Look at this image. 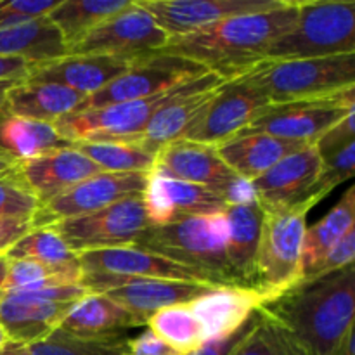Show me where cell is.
I'll return each instance as SVG.
<instances>
[{
    "instance_id": "cell-38",
    "label": "cell",
    "mask_w": 355,
    "mask_h": 355,
    "mask_svg": "<svg viewBox=\"0 0 355 355\" xmlns=\"http://www.w3.org/2000/svg\"><path fill=\"white\" fill-rule=\"evenodd\" d=\"M127 336L123 338L89 340L76 338L55 329L47 338L26 345L30 355H127Z\"/></svg>"
},
{
    "instance_id": "cell-4",
    "label": "cell",
    "mask_w": 355,
    "mask_h": 355,
    "mask_svg": "<svg viewBox=\"0 0 355 355\" xmlns=\"http://www.w3.org/2000/svg\"><path fill=\"white\" fill-rule=\"evenodd\" d=\"M269 104L324 101L355 85V54L298 61H266L246 73Z\"/></svg>"
},
{
    "instance_id": "cell-44",
    "label": "cell",
    "mask_w": 355,
    "mask_h": 355,
    "mask_svg": "<svg viewBox=\"0 0 355 355\" xmlns=\"http://www.w3.org/2000/svg\"><path fill=\"white\" fill-rule=\"evenodd\" d=\"M217 194L224 201L225 207H245V205L259 203L252 180L243 179L239 175L231 177L227 182L222 184L217 189Z\"/></svg>"
},
{
    "instance_id": "cell-12",
    "label": "cell",
    "mask_w": 355,
    "mask_h": 355,
    "mask_svg": "<svg viewBox=\"0 0 355 355\" xmlns=\"http://www.w3.org/2000/svg\"><path fill=\"white\" fill-rule=\"evenodd\" d=\"M148 173L99 172L42 205L31 217V229L99 211L128 196L142 194Z\"/></svg>"
},
{
    "instance_id": "cell-25",
    "label": "cell",
    "mask_w": 355,
    "mask_h": 355,
    "mask_svg": "<svg viewBox=\"0 0 355 355\" xmlns=\"http://www.w3.org/2000/svg\"><path fill=\"white\" fill-rule=\"evenodd\" d=\"M305 146L309 144L284 141L267 134H238L218 144L217 153L236 175L253 182L284 156Z\"/></svg>"
},
{
    "instance_id": "cell-9",
    "label": "cell",
    "mask_w": 355,
    "mask_h": 355,
    "mask_svg": "<svg viewBox=\"0 0 355 355\" xmlns=\"http://www.w3.org/2000/svg\"><path fill=\"white\" fill-rule=\"evenodd\" d=\"M146 227L149 224L141 194L125 198L90 215L51 225L76 255L135 245Z\"/></svg>"
},
{
    "instance_id": "cell-41",
    "label": "cell",
    "mask_w": 355,
    "mask_h": 355,
    "mask_svg": "<svg viewBox=\"0 0 355 355\" xmlns=\"http://www.w3.org/2000/svg\"><path fill=\"white\" fill-rule=\"evenodd\" d=\"M58 3L59 0H0V28L40 19Z\"/></svg>"
},
{
    "instance_id": "cell-52",
    "label": "cell",
    "mask_w": 355,
    "mask_h": 355,
    "mask_svg": "<svg viewBox=\"0 0 355 355\" xmlns=\"http://www.w3.org/2000/svg\"><path fill=\"white\" fill-rule=\"evenodd\" d=\"M0 355H30V354H28L26 345H19V343L10 342L9 345L0 352Z\"/></svg>"
},
{
    "instance_id": "cell-6",
    "label": "cell",
    "mask_w": 355,
    "mask_h": 355,
    "mask_svg": "<svg viewBox=\"0 0 355 355\" xmlns=\"http://www.w3.org/2000/svg\"><path fill=\"white\" fill-rule=\"evenodd\" d=\"M345 54H355V2L311 0L298 2L293 28L267 49L263 62Z\"/></svg>"
},
{
    "instance_id": "cell-34",
    "label": "cell",
    "mask_w": 355,
    "mask_h": 355,
    "mask_svg": "<svg viewBox=\"0 0 355 355\" xmlns=\"http://www.w3.org/2000/svg\"><path fill=\"white\" fill-rule=\"evenodd\" d=\"M146 326L180 355L196 352L207 343L203 328L191 311L189 304L162 309L148 319Z\"/></svg>"
},
{
    "instance_id": "cell-46",
    "label": "cell",
    "mask_w": 355,
    "mask_h": 355,
    "mask_svg": "<svg viewBox=\"0 0 355 355\" xmlns=\"http://www.w3.org/2000/svg\"><path fill=\"white\" fill-rule=\"evenodd\" d=\"M125 349H127V355H180L148 328L141 335L127 338Z\"/></svg>"
},
{
    "instance_id": "cell-53",
    "label": "cell",
    "mask_w": 355,
    "mask_h": 355,
    "mask_svg": "<svg viewBox=\"0 0 355 355\" xmlns=\"http://www.w3.org/2000/svg\"><path fill=\"white\" fill-rule=\"evenodd\" d=\"M7 277V259L3 255H0V291H2L3 284H6Z\"/></svg>"
},
{
    "instance_id": "cell-8",
    "label": "cell",
    "mask_w": 355,
    "mask_h": 355,
    "mask_svg": "<svg viewBox=\"0 0 355 355\" xmlns=\"http://www.w3.org/2000/svg\"><path fill=\"white\" fill-rule=\"evenodd\" d=\"M205 73H208L207 68L189 59L168 54L142 55L135 59L130 68L113 80L110 85L85 97L75 113L153 97L191 80L200 78Z\"/></svg>"
},
{
    "instance_id": "cell-30",
    "label": "cell",
    "mask_w": 355,
    "mask_h": 355,
    "mask_svg": "<svg viewBox=\"0 0 355 355\" xmlns=\"http://www.w3.org/2000/svg\"><path fill=\"white\" fill-rule=\"evenodd\" d=\"M68 146L58 134L54 123L16 116L9 111L0 114V151L9 155L16 163Z\"/></svg>"
},
{
    "instance_id": "cell-27",
    "label": "cell",
    "mask_w": 355,
    "mask_h": 355,
    "mask_svg": "<svg viewBox=\"0 0 355 355\" xmlns=\"http://www.w3.org/2000/svg\"><path fill=\"white\" fill-rule=\"evenodd\" d=\"M229 224L227 262L239 286L255 288V260L262 232L263 208L259 203L225 207Z\"/></svg>"
},
{
    "instance_id": "cell-22",
    "label": "cell",
    "mask_w": 355,
    "mask_h": 355,
    "mask_svg": "<svg viewBox=\"0 0 355 355\" xmlns=\"http://www.w3.org/2000/svg\"><path fill=\"white\" fill-rule=\"evenodd\" d=\"M71 305L42 300L28 293L0 291V326L12 343L31 345L52 335Z\"/></svg>"
},
{
    "instance_id": "cell-37",
    "label": "cell",
    "mask_w": 355,
    "mask_h": 355,
    "mask_svg": "<svg viewBox=\"0 0 355 355\" xmlns=\"http://www.w3.org/2000/svg\"><path fill=\"white\" fill-rule=\"evenodd\" d=\"M6 259H31L45 266H78V255L51 227L31 229L6 252Z\"/></svg>"
},
{
    "instance_id": "cell-3",
    "label": "cell",
    "mask_w": 355,
    "mask_h": 355,
    "mask_svg": "<svg viewBox=\"0 0 355 355\" xmlns=\"http://www.w3.org/2000/svg\"><path fill=\"white\" fill-rule=\"evenodd\" d=\"M225 211L189 215L163 227H146L135 245L200 274L215 286H239L227 262Z\"/></svg>"
},
{
    "instance_id": "cell-35",
    "label": "cell",
    "mask_w": 355,
    "mask_h": 355,
    "mask_svg": "<svg viewBox=\"0 0 355 355\" xmlns=\"http://www.w3.org/2000/svg\"><path fill=\"white\" fill-rule=\"evenodd\" d=\"M82 267L45 266L31 259H7V277L2 291H16V293H30L42 288L66 286V284H80Z\"/></svg>"
},
{
    "instance_id": "cell-10",
    "label": "cell",
    "mask_w": 355,
    "mask_h": 355,
    "mask_svg": "<svg viewBox=\"0 0 355 355\" xmlns=\"http://www.w3.org/2000/svg\"><path fill=\"white\" fill-rule=\"evenodd\" d=\"M168 35L156 24L151 14L139 6L137 0L114 16L90 30L68 51V55H107L134 59L163 49Z\"/></svg>"
},
{
    "instance_id": "cell-43",
    "label": "cell",
    "mask_w": 355,
    "mask_h": 355,
    "mask_svg": "<svg viewBox=\"0 0 355 355\" xmlns=\"http://www.w3.org/2000/svg\"><path fill=\"white\" fill-rule=\"evenodd\" d=\"M352 141H355V121L354 111H350L338 123H335L328 132H324L318 139L315 146H318V151L321 155V158H326L331 153H335L336 149L343 148V146Z\"/></svg>"
},
{
    "instance_id": "cell-48",
    "label": "cell",
    "mask_w": 355,
    "mask_h": 355,
    "mask_svg": "<svg viewBox=\"0 0 355 355\" xmlns=\"http://www.w3.org/2000/svg\"><path fill=\"white\" fill-rule=\"evenodd\" d=\"M31 62L17 58H0V80H24L31 69Z\"/></svg>"
},
{
    "instance_id": "cell-19",
    "label": "cell",
    "mask_w": 355,
    "mask_h": 355,
    "mask_svg": "<svg viewBox=\"0 0 355 355\" xmlns=\"http://www.w3.org/2000/svg\"><path fill=\"white\" fill-rule=\"evenodd\" d=\"M99 172L103 170L96 163L71 146L21 162L14 168L17 180L33 194L40 207Z\"/></svg>"
},
{
    "instance_id": "cell-7",
    "label": "cell",
    "mask_w": 355,
    "mask_h": 355,
    "mask_svg": "<svg viewBox=\"0 0 355 355\" xmlns=\"http://www.w3.org/2000/svg\"><path fill=\"white\" fill-rule=\"evenodd\" d=\"M225 80L215 73L208 71L203 76L179 87L156 94L153 97L127 103L111 104V106L97 107V110L78 111L61 118L54 123L55 130L62 141L68 144L89 139H125V141H137L139 135L146 130L149 121L156 113L170 101L187 94L200 92V90L215 89L222 85Z\"/></svg>"
},
{
    "instance_id": "cell-47",
    "label": "cell",
    "mask_w": 355,
    "mask_h": 355,
    "mask_svg": "<svg viewBox=\"0 0 355 355\" xmlns=\"http://www.w3.org/2000/svg\"><path fill=\"white\" fill-rule=\"evenodd\" d=\"M31 231L30 220L0 217V255H6L7 250L19 241L24 234Z\"/></svg>"
},
{
    "instance_id": "cell-29",
    "label": "cell",
    "mask_w": 355,
    "mask_h": 355,
    "mask_svg": "<svg viewBox=\"0 0 355 355\" xmlns=\"http://www.w3.org/2000/svg\"><path fill=\"white\" fill-rule=\"evenodd\" d=\"M68 54L58 28L47 16L16 26L0 28V58H17L42 64Z\"/></svg>"
},
{
    "instance_id": "cell-16",
    "label": "cell",
    "mask_w": 355,
    "mask_h": 355,
    "mask_svg": "<svg viewBox=\"0 0 355 355\" xmlns=\"http://www.w3.org/2000/svg\"><path fill=\"white\" fill-rule=\"evenodd\" d=\"M322 172V158L318 146L309 144L284 156L272 168L253 180L257 200L263 210L284 208L324 194L315 189Z\"/></svg>"
},
{
    "instance_id": "cell-11",
    "label": "cell",
    "mask_w": 355,
    "mask_h": 355,
    "mask_svg": "<svg viewBox=\"0 0 355 355\" xmlns=\"http://www.w3.org/2000/svg\"><path fill=\"white\" fill-rule=\"evenodd\" d=\"M354 104V89L333 99L269 104L241 134H267L300 144H315L347 113L355 111Z\"/></svg>"
},
{
    "instance_id": "cell-21",
    "label": "cell",
    "mask_w": 355,
    "mask_h": 355,
    "mask_svg": "<svg viewBox=\"0 0 355 355\" xmlns=\"http://www.w3.org/2000/svg\"><path fill=\"white\" fill-rule=\"evenodd\" d=\"M135 61V59H134ZM134 61L107 55H68L31 66L26 80L58 83L89 97L123 75Z\"/></svg>"
},
{
    "instance_id": "cell-1",
    "label": "cell",
    "mask_w": 355,
    "mask_h": 355,
    "mask_svg": "<svg viewBox=\"0 0 355 355\" xmlns=\"http://www.w3.org/2000/svg\"><path fill=\"white\" fill-rule=\"evenodd\" d=\"M297 14L298 2L281 0L272 9L239 14L198 33L168 38L153 54L189 59L227 82L262 64L267 49L293 28Z\"/></svg>"
},
{
    "instance_id": "cell-17",
    "label": "cell",
    "mask_w": 355,
    "mask_h": 355,
    "mask_svg": "<svg viewBox=\"0 0 355 355\" xmlns=\"http://www.w3.org/2000/svg\"><path fill=\"white\" fill-rule=\"evenodd\" d=\"M141 198L149 227L170 225L189 215L225 210L217 193L166 175L158 168H153L146 177Z\"/></svg>"
},
{
    "instance_id": "cell-26",
    "label": "cell",
    "mask_w": 355,
    "mask_h": 355,
    "mask_svg": "<svg viewBox=\"0 0 355 355\" xmlns=\"http://www.w3.org/2000/svg\"><path fill=\"white\" fill-rule=\"evenodd\" d=\"M85 97L58 83H37L19 80L7 96V111L16 116L55 123L75 113Z\"/></svg>"
},
{
    "instance_id": "cell-28",
    "label": "cell",
    "mask_w": 355,
    "mask_h": 355,
    "mask_svg": "<svg viewBox=\"0 0 355 355\" xmlns=\"http://www.w3.org/2000/svg\"><path fill=\"white\" fill-rule=\"evenodd\" d=\"M220 87V85H218ZM200 90V92L187 94V96L177 97L163 106L158 113L153 116L146 130L139 135L137 141L148 149L151 155H158L163 146L173 141H179L187 135V132L194 127L203 111L210 104L215 90L218 89Z\"/></svg>"
},
{
    "instance_id": "cell-49",
    "label": "cell",
    "mask_w": 355,
    "mask_h": 355,
    "mask_svg": "<svg viewBox=\"0 0 355 355\" xmlns=\"http://www.w3.org/2000/svg\"><path fill=\"white\" fill-rule=\"evenodd\" d=\"M16 82H19V80H0V114L7 111V96H9V90L12 89Z\"/></svg>"
},
{
    "instance_id": "cell-15",
    "label": "cell",
    "mask_w": 355,
    "mask_h": 355,
    "mask_svg": "<svg viewBox=\"0 0 355 355\" xmlns=\"http://www.w3.org/2000/svg\"><path fill=\"white\" fill-rule=\"evenodd\" d=\"M168 38L198 33L239 14L276 7L281 0H137Z\"/></svg>"
},
{
    "instance_id": "cell-14",
    "label": "cell",
    "mask_w": 355,
    "mask_h": 355,
    "mask_svg": "<svg viewBox=\"0 0 355 355\" xmlns=\"http://www.w3.org/2000/svg\"><path fill=\"white\" fill-rule=\"evenodd\" d=\"M269 106V101L246 75L227 80L215 90L210 104L184 139L215 146L236 137Z\"/></svg>"
},
{
    "instance_id": "cell-40",
    "label": "cell",
    "mask_w": 355,
    "mask_h": 355,
    "mask_svg": "<svg viewBox=\"0 0 355 355\" xmlns=\"http://www.w3.org/2000/svg\"><path fill=\"white\" fill-rule=\"evenodd\" d=\"M355 173V141L336 149L329 156L322 158V172L319 175L315 189L328 196L335 187L350 180Z\"/></svg>"
},
{
    "instance_id": "cell-54",
    "label": "cell",
    "mask_w": 355,
    "mask_h": 355,
    "mask_svg": "<svg viewBox=\"0 0 355 355\" xmlns=\"http://www.w3.org/2000/svg\"><path fill=\"white\" fill-rule=\"evenodd\" d=\"M10 343V338H9V335H7V331L6 329L2 328V326H0V352H2L3 349H6L7 345H9Z\"/></svg>"
},
{
    "instance_id": "cell-45",
    "label": "cell",
    "mask_w": 355,
    "mask_h": 355,
    "mask_svg": "<svg viewBox=\"0 0 355 355\" xmlns=\"http://www.w3.org/2000/svg\"><path fill=\"white\" fill-rule=\"evenodd\" d=\"M260 318V309L257 312H253L252 318L238 329V331L231 333V335L224 336V338H218V340H211V342L205 343L201 349H198L196 352L189 354V355H231L232 350L241 343V340L248 335L250 331L253 329V326L257 324Z\"/></svg>"
},
{
    "instance_id": "cell-32",
    "label": "cell",
    "mask_w": 355,
    "mask_h": 355,
    "mask_svg": "<svg viewBox=\"0 0 355 355\" xmlns=\"http://www.w3.org/2000/svg\"><path fill=\"white\" fill-rule=\"evenodd\" d=\"M352 227H355V186H350L345 191L342 200L331 208L328 215L305 231L304 253H302L304 276L311 272Z\"/></svg>"
},
{
    "instance_id": "cell-5",
    "label": "cell",
    "mask_w": 355,
    "mask_h": 355,
    "mask_svg": "<svg viewBox=\"0 0 355 355\" xmlns=\"http://www.w3.org/2000/svg\"><path fill=\"white\" fill-rule=\"evenodd\" d=\"M322 201L319 196L284 208L263 210L262 232L255 260V288L270 300L293 290L304 277L302 253L307 215Z\"/></svg>"
},
{
    "instance_id": "cell-2",
    "label": "cell",
    "mask_w": 355,
    "mask_h": 355,
    "mask_svg": "<svg viewBox=\"0 0 355 355\" xmlns=\"http://www.w3.org/2000/svg\"><path fill=\"white\" fill-rule=\"evenodd\" d=\"M266 309L311 355H333L354 329V266L314 281H302Z\"/></svg>"
},
{
    "instance_id": "cell-24",
    "label": "cell",
    "mask_w": 355,
    "mask_h": 355,
    "mask_svg": "<svg viewBox=\"0 0 355 355\" xmlns=\"http://www.w3.org/2000/svg\"><path fill=\"white\" fill-rule=\"evenodd\" d=\"M144 322L103 293H87L75 302L59 324V331L76 338L106 340L123 338L128 329Z\"/></svg>"
},
{
    "instance_id": "cell-42",
    "label": "cell",
    "mask_w": 355,
    "mask_h": 355,
    "mask_svg": "<svg viewBox=\"0 0 355 355\" xmlns=\"http://www.w3.org/2000/svg\"><path fill=\"white\" fill-rule=\"evenodd\" d=\"M354 257H355V227L345 232L342 239L326 253L324 259L318 262V266L305 274L302 281H314L321 279V277L329 276V274L342 270L345 267L354 266ZM300 281V283H302Z\"/></svg>"
},
{
    "instance_id": "cell-20",
    "label": "cell",
    "mask_w": 355,
    "mask_h": 355,
    "mask_svg": "<svg viewBox=\"0 0 355 355\" xmlns=\"http://www.w3.org/2000/svg\"><path fill=\"white\" fill-rule=\"evenodd\" d=\"M269 304H272V300L257 288L215 286L189 302V307L203 328L208 343L238 331L253 312Z\"/></svg>"
},
{
    "instance_id": "cell-23",
    "label": "cell",
    "mask_w": 355,
    "mask_h": 355,
    "mask_svg": "<svg viewBox=\"0 0 355 355\" xmlns=\"http://www.w3.org/2000/svg\"><path fill=\"white\" fill-rule=\"evenodd\" d=\"M153 168L184 182L203 186L217 193L222 184L227 182L236 173L222 162L215 146L179 139L163 146L156 155Z\"/></svg>"
},
{
    "instance_id": "cell-50",
    "label": "cell",
    "mask_w": 355,
    "mask_h": 355,
    "mask_svg": "<svg viewBox=\"0 0 355 355\" xmlns=\"http://www.w3.org/2000/svg\"><path fill=\"white\" fill-rule=\"evenodd\" d=\"M333 355H354V329L342 340V343Z\"/></svg>"
},
{
    "instance_id": "cell-39",
    "label": "cell",
    "mask_w": 355,
    "mask_h": 355,
    "mask_svg": "<svg viewBox=\"0 0 355 355\" xmlns=\"http://www.w3.org/2000/svg\"><path fill=\"white\" fill-rule=\"evenodd\" d=\"M40 207L33 194L17 180L16 173L0 175V217L30 220Z\"/></svg>"
},
{
    "instance_id": "cell-31",
    "label": "cell",
    "mask_w": 355,
    "mask_h": 355,
    "mask_svg": "<svg viewBox=\"0 0 355 355\" xmlns=\"http://www.w3.org/2000/svg\"><path fill=\"white\" fill-rule=\"evenodd\" d=\"M130 3L132 0H59L47 17L58 28L66 49L69 51L90 30Z\"/></svg>"
},
{
    "instance_id": "cell-13",
    "label": "cell",
    "mask_w": 355,
    "mask_h": 355,
    "mask_svg": "<svg viewBox=\"0 0 355 355\" xmlns=\"http://www.w3.org/2000/svg\"><path fill=\"white\" fill-rule=\"evenodd\" d=\"M80 284L89 293H103L118 305L148 322L158 311L172 305L189 304L198 297L215 288V284L201 281L175 279H113L104 276H85L82 274Z\"/></svg>"
},
{
    "instance_id": "cell-51",
    "label": "cell",
    "mask_w": 355,
    "mask_h": 355,
    "mask_svg": "<svg viewBox=\"0 0 355 355\" xmlns=\"http://www.w3.org/2000/svg\"><path fill=\"white\" fill-rule=\"evenodd\" d=\"M16 165L17 163L14 162L9 155H6V153L0 151V175H6V173L12 172V170L16 168Z\"/></svg>"
},
{
    "instance_id": "cell-18",
    "label": "cell",
    "mask_w": 355,
    "mask_h": 355,
    "mask_svg": "<svg viewBox=\"0 0 355 355\" xmlns=\"http://www.w3.org/2000/svg\"><path fill=\"white\" fill-rule=\"evenodd\" d=\"M82 274L113 279H175L201 281L200 274L137 245L97 250L78 255ZM210 284V283H208Z\"/></svg>"
},
{
    "instance_id": "cell-33",
    "label": "cell",
    "mask_w": 355,
    "mask_h": 355,
    "mask_svg": "<svg viewBox=\"0 0 355 355\" xmlns=\"http://www.w3.org/2000/svg\"><path fill=\"white\" fill-rule=\"evenodd\" d=\"M96 163L103 172L149 173L156 156L151 155L139 141L125 139H89L69 144Z\"/></svg>"
},
{
    "instance_id": "cell-36",
    "label": "cell",
    "mask_w": 355,
    "mask_h": 355,
    "mask_svg": "<svg viewBox=\"0 0 355 355\" xmlns=\"http://www.w3.org/2000/svg\"><path fill=\"white\" fill-rule=\"evenodd\" d=\"M231 355H311L283 322L260 309V318L252 331L241 340Z\"/></svg>"
}]
</instances>
